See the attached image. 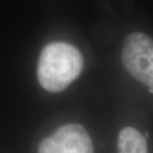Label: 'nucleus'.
<instances>
[{
	"label": "nucleus",
	"mask_w": 153,
	"mask_h": 153,
	"mask_svg": "<svg viewBox=\"0 0 153 153\" xmlns=\"http://www.w3.org/2000/svg\"><path fill=\"white\" fill-rule=\"evenodd\" d=\"M121 62L136 81L153 91V40L146 34L134 32L123 45Z\"/></svg>",
	"instance_id": "f03ea898"
},
{
	"label": "nucleus",
	"mask_w": 153,
	"mask_h": 153,
	"mask_svg": "<svg viewBox=\"0 0 153 153\" xmlns=\"http://www.w3.org/2000/svg\"><path fill=\"white\" fill-rule=\"evenodd\" d=\"M38 153H93L92 140L83 126L67 124L45 137Z\"/></svg>",
	"instance_id": "7ed1b4c3"
},
{
	"label": "nucleus",
	"mask_w": 153,
	"mask_h": 153,
	"mask_svg": "<svg viewBox=\"0 0 153 153\" xmlns=\"http://www.w3.org/2000/svg\"><path fill=\"white\" fill-rule=\"evenodd\" d=\"M118 153H148L146 137L134 127L127 126L118 134Z\"/></svg>",
	"instance_id": "20e7f679"
},
{
	"label": "nucleus",
	"mask_w": 153,
	"mask_h": 153,
	"mask_svg": "<svg viewBox=\"0 0 153 153\" xmlns=\"http://www.w3.org/2000/svg\"><path fill=\"white\" fill-rule=\"evenodd\" d=\"M83 56L74 45L52 42L41 51L38 64V79L49 92H61L81 75Z\"/></svg>",
	"instance_id": "f257e3e1"
}]
</instances>
